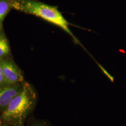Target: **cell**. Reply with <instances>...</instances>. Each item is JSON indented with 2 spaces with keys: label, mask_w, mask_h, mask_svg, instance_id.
Masks as SVG:
<instances>
[{
  "label": "cell",
  "mask_w": 126,
  "mask_h": 126,
  "mask_svg": "<svg viewBox=\"0 0 126 126\" xmlns=\"http://www.w3.org/2000/svg\"><path fill=\"white\" fill-rule=\"evenodd\" d=\"M36 92L29 83L24 82L22 89L0 114L3 123H24L36 106Z\"/></svg>",
  "instance_id": "6da1fadb"
},
{
  "label": "cell",
  "mask_w": 126,
  "mask_h": 126,
  "mask_svg": "<svg viewBox=\"0 0 126 126\" xmlns=\"http://www.w3.org/2000/svg\"><path fill=\"white\" fill-rule=\"evenodd\" d=\"M20 9L25 12L36 16L45 21L58 26L72 37L76 44H80L79 42L72 34L69 29V23L58 8L35 0H26L20 6Z\"/></svg>",
  "instance_id": "7a4b0ae2"
},
{
  "label": "cell",
  "mask_w": 126,
  "mask_h": 126,
  "mask_svg": "<svg viewBox=\"0 0 126 126\" xmlns=\"http://www.w3.org/2000/svg\"><path fill=\"white\" fill-rule=\"evenodd\" d=\"M5 80L7 85L23 83L24 78L21 71L12 61L0 59Z\"/></svg>",
  "instance_id": "3957f363"
},
{
  "label": "cell",
  "mask_w": 126,
  "mask_h": 126,
  "mask_svg": "<svg viewBox=\"0 0 126 126\" xmlns=\"http://www.w3.org/2000/svg\"><path fill=\"white\" fill-rule=\"evenodd\" d=\"M23 83L0 86V114L8 107L14 98L22 89Z\"/></svg>",
  "instance_id": "277c9868"
},
{
  "label": "cell",
  "mask_w": 126,
  "mask_h": 126,
  "mask_svg": "<svg viewBox=\"0 0 126 126\" xmlns=\"http://www.w3.org/2000/svg\"><path fill=\"white\" fill-rule=\"evenodd\" d=\"M10 51L8 41L4 33L0 30V59H3L8 56Z\"/></svg>",
  "instance_id": "5b68a950"
},
{
  "label": "cell",
  "mask_w": 126,
  "mask_h": 126,
  "mask_svg": "<svg viewBox=\"0 0 126 126\" xmlns=\"http://www.w3.org/2000/svg\"><path fill=\"white\" fill-rule=\"evenodd\" d=\"M11 5L7 0H0V30L5 16L9 12Z\"/></svg>",
  "instance_id": "8992f818"
},
{
  "label": "cell",
  "mask_w": 126,
  "mask_h": 126,
  "mask_svg": "<svg viewBox=\"0 0 126 126\" xmlns=\"http://www.w3.org/2000/svg\"><path fill=\"white\" fill-rule=\"evenodd\" d=\"M29 126H50L48 122L45 120H37L32 122Z\"/></svg>",
  "instance_id": "52a82bcc"
},
{
  "label": "cell",
  "mask_w": 126,
  "mask_h": 126,
  "mask_svg": "<svg viewBox=\"0 0 126 126\" xmlns=\"http://www.w3.org/2000/svg\"><path fill=\"white\" fill-rule=\"evenodd\" d=\"M7 85L5 80L4 77L3 73L2 67L1 63V59H0V86H4Z\"/></svg>",
  "instance_id": "ba28073f"
},
{
  "label": "cell",
  "mask_w": 126,
  "mask_h": 126,
  "mask_svg": "<svg viewBox=\"0 0 126 126\" xmlns=\"http://www.w3.org/2000/svg\"><path fill=\"white\" fill-rule=\"evenodd\" d=\"M1 126H25L24 123H3Z\"/></svg>",
  "instance_id": "9c48e42d"
},
{
  "label": "cell",
  "mask_w": 126,
  "mask_h": 126,
  "mask_svg": "<svg viewBox=\"0 0 126 126\" xmlns=\"http://www.w3.org/2000/svg\"><path fill=\"white\" fill-rule=\"evenodd\" d=\"M2 124H3V123H2V121H1V120L0 119V126H2Z\"/></svg>",
  "instance_id": "30bf717a"
}]
</instances>
